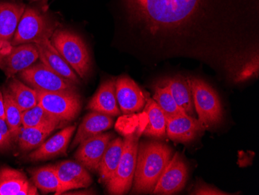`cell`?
<instances>
[{
    "label": "cell",
    "instance_id": "12",
    "mask_svg": "<svg viewBox=\"0 0 259 195\" xmlns=\"http://www.w3.org/2000/svg\"><path fill=\"white\" fill-rule=\"evenodd\" d=\"M113 137L112 133H100L81 142L75 155L77 161L88 170L98 172L103 154Z\"/></svg>",
    "mask_w": 259,
    "mask_h": 195
},
{
    "label": "cell",
    "instance_id": "5",
    "mask_svg": "<svg viewBox=\"0 0 259 195\" xmlns=\"http://www.w3.org/2000/svg\"><path fill=\"white\" fill-rule=\"evenodd\" d=\"M139 135L136 132L126 135L123 139V154L114 174L107 184L110 194H124L132 187L136 169Z\"/></svg>",
    "mask_w": 259,
    "mask_h": 195
},
{
    "label": "cell",
    "instance_id": "4",
    "mask_svg": "<svg viewBox=\"0 0 259 195\" xmlns=\"http://www.w3.org/2000/svg\"><path fill=\"white\" fill-rule=\"evenodd\" d=\"M193 93L195 110L203 129H210L223 120L221 99L216 90L198 77H187Z\"/></svg>",
    "mask_w": 259,
    "mask_h": 195
},
{
    "label": "cell",
    "instance_id": "23",
    "mask_svg": "<svg viewBox=\"0 0 259 195\" xmlns=\"http://www.w3.org/2000/svg\"><path fill=\"white\" fill-rule=\"evenodd\" d=\"M145 107L149 122L144 133L147 136L162 139L166 135V119L164 113L152 99H146Z\"/></svg>",
    "mask_w": 259,
    "mask_h": 195
},
{
    "label": "cell",
    "instance_id": "1",
    "mask_svg": "<svg viewBox=\"0 0 259 195\" xmlns=\"http://www.w3.org/2000/svg\"><path fill=\"white\" fill-rule=\"evenodd\" d=\"M155 55L196 58L234 83L257 73L259 0H122Z\"/></svg>",
    "mask_w": 259,
    "mask_h": 195
},
{
    "label": "cell",
    "instance_id": "19",
    "mask_svg": "<svg viewBox=\"0 0 259 195\" xmlns=\"http://www.w3.org/2000/svg\"><path fill=\"white\" fill-rule=\"evenodd\" d=\"M113 125L111 116L93 111L84 118L80 124L71 148H75L85 139L96 136L105 131L108 130Z\"/></svg>",
    "mask_w": 259,
    "mask_h": 195
},
{
    "label": "cell",
    "instance_id": "20",
    "mask_svg": "<svg viewBox=\"0 0 259 195\" xmlns=\"http://www.w3.org/2000/svg\"><path fill=\"white\" fill-rule=\"evenodd\" d=\"M163 82L168 86L179 107H181L187 115L196 119L193 93L187 77L176 75L165 79Z\"/></svg>",
    "mask_w": 259,
    "mask_h": 195
},
{
    "label": "cell",
    "instance_id": "8",
    "mask_svg": "<svg viewBox=\"0 0 259 195\" xmlns=\"http://www.w3.org/2000/svg\"><path fill=\"white\" fill-rule=\"evenodd\" d=\"M36 92L37 104L62 122H70L78 115L81 104L76 91Z\"/></svg>",
    "mask_w": 259,
    "mask_h": 195
},
{
    "label": "cell",
    "instance_id": "10",
    "mask_svg": "<svg viewBox=\"0 0 259 195\" xmlns=\"http://www.w3.org/2000/svg\"><path fill=\"white\" fill-rule=\"evenodd\" d=\"M188 177L186 162L179 152H176L164 169L157 182L152 193L173 194L183 190Z\"/></svg>",
    "mask_w": 259,
    "mask_h": 195
},
{
    "label": "cell",
    "instance_id": "6",
    "mask_svg": "<svg viewBox=\"0 0 259 195\" xmlns=\"http://www.w3.org/2000/svg\"><path fill=\"white\" fill-rule=\"evenodd\" d=\"M54 31L55 26L45 14L36 9L26 8L10 45L15 46L50 38Z\"/></svg>",
    "mask_w": 259,
    "mask_h": 195
},
{
    "label": "cell",
    "instance_id": "17",
    "mask_svg": "<svg viewBox=\"0 0 259 195\" xmlns=\"http://www.w3.org/2000/svg\"><path fill=\"white\" fill-rule=\"evenodd\" d=\"M26 7L22 4L0 2V44L10 45Z\"/></svg>",
    "mask_w": 259,
    "mask_h": 195
},
{
    "label": "cell",
    "instance_id": "30",
    "mask_svg": "<svg viewBox=\"0 0 259 195\" xmlns=\"http://www.w3.org/2000/svg\"><path fill=\"white\" fill-rule=\"evenodd\" d=\"M12 137L7 122L4 119H0V150H7L12 145Z\"/></svg>",
    "mask_w": 259,
    "mask_h": 195
},
{
    "label": "cell",
    "instance_id": "11",
    "mask_svg": "<svg viewBox=\"0 0 259 195\" xmlns=\"http://www.w3.org/2000/svg\"><path fill=\"white\" fill-rule=\"evenodd\" d=\"M59 180V187L55 194H62L68 190L88 187L93 180L85 167L78 163L66 160L55 165Z\"/></svg>",
    "mask_w": 259,
    "mask_h": 195
},
{
    "label": "cell",
    "instance_id": "28",
    "mask_svg": "<svg viewBox=\"0 0 259 195\" xmlns=\"http://www.w3.org/2000/svg\"><path fill=\"white\" fill-rule=\"evenodd\" d=\"M153 98L162 110L165 117L186 114V112L176 104L169 88L163 81L155 87Z\"/></svg>",
    "mask_w": 259,
    "mask_h": 195
},
{
    "label": "cell",
    "instance_id": "7",
    "mask_svg": "<svg viewBox=\"0 0 259 195\" xmlns=\"http://www.w3.org/2000/svg\"><path fill=\"white\" fill-rule=\"evenodd\" d=\"M20 78L27 86L45 92L76 91V84L61 76L41 62L33 64L19 72Z\"/></svg>",
    "mask_w": 259,
    "mask_h": 195
},
{
    "label": "cell",
    "instance_id": "18",
    "mask_svg": "<svg viewBox=\"0 0 259 195\" xmlns=\"http://www.w3.org/2000/svg\"><path fill=\"white\" fill-rule=\"evenodd\" d=\"M87 108L93 111L117 116L120 113L116 96V80H106L100 85L95 95L90 100Z\"/></svg>",
    "mask_w": 259,
    "mask_h": 195
},
{
    "label": "cell",
    "instance_id": "15",
    "mask_svg": "<svg viewBox=\"0 0 259 195\" xmlns=\"http://www.w3.org/2000/svg\"><path fill=\"white\" fill-rule=\"evenodd\" d=\"M165 119L167 135L176 142H190L204 130L197 119L187 114L168 116Z\"/></svg>",
    "mask_w": 259,
    "mask_h": 195
},
{
    "label": "cell",
    "instance_id": "2",
    "mask_svg": "<svg viewBox=\"0 0 259 195\" xmlns=\"http://www.w3.org/2000/svg\"><path fill=\"white\" fill-rule=\"evenodd\" d=\"M171 155V148L161 142H142L138 145L133 193H152Z\"/></svg>",
    "mask_w": 259,
    "mask_h": 195
},
{
    "label": "cell",
    "instance_id": "14",
    "mask_svg": "<svg viewBox=\"0 0 259 195\" xmlns=\"http://www.w3.org/2000/svg\"><path fill=\"white\" fill-rule=\"evenodd\" d=\"M38 51L40 62L55 71L58 75L67 79L76 85H79L80 80L75 71L65 62L62 55L54 47L50 38H42L35 42Z\"/></svg>",
    "mask_w": 259,
    "mask_h": 195
},
{
    "label": "cell",
    "instance_id": "25",
    "mask_svg": "<svg viewBox=\"0 0 259 195\" xmlns=\"http://www.w3.org/2000/svg\"><path fill=\"white\" fill-rule=\"evenodd\" d=\"M27 181L21 171L10 167L0 168V195H18Z\"/></svg>",
    "mask_w": 259,
    "mask_h": 195
},
{
    "label": "cell",
    "instance_id": "24",
    "mask_svg": "<svg viewBox=\"0 0 259 195\" xmlns=\"http://www.w3.org/2000/svg\"><path fill=\"white\" fill-rule=\"evenodd\" d=\"M7 89L22 112L37 105V95L36 90L17 79L13 77Z\"/></svg>",
    "mask_w": 259,
    "mask_h": 195
},
{
    "label": "cell",
    "instance_id": "9",
    "mask_svg": "<svg viewBox=\"0 0 259 195\" xmlns=\"http://www.w3.org/2000/svg\"><path fill=\"white\" fill-rule=\"evenodd\" d=\"M38 59V51L33 43L10 45L0 49V68L7 78L29 68Z\"/></svg>",
    "mask_w": 259,
    "mask_h": 195
},
{
    "label": "cell",
    "instance_id": "21",
    "mask_svg": "<svg viewBox=\"0 0 259 195\" xmlns=\"http://www.w3.org/2000/svg\"><path fill=\"white\" fill-rule=\"evenodd\" d=\"M123 146V140L120 138H116L109 142L98 170L102 181L107 183L114 174L121 159Z\"/></svg>",
    "mask_w": 259,
    "mask_h": 195
},
{
    "label": "cell",
    "instance_id": "33",
    "mask_svg": "<svg viewBox=\"0 0 259 195\" xmlns=\"http://www.w3.org/2000/svg\"><path fill=\"white\" fill-rule=\"evenodd\" d=\"M33 2H37V1H42L43 3H46L47 0H31Z\"/></svg>",
    "mask_w": 259,
    "mask_h": 195
},
{
    "label": "cell",
    "instance_id": "29",
    "mask_svg": "<svg viewBox=\"0 0 259 195\" xmlns=\"http://www.w3.org/2000/svg\"><path fill=\"white\" fill-rule=\"evenodd\" d=\"M4 107H5V121L8 125L13 139H17L19 129L22 125V110L18 107L7 88L4 89Z\"/></svg>",
    "mask_w": 259,
    "mask_h": 195
},
{
    "label": "cell",
    "instance_id": "27",
    "mask_svg": "<svg viewBox=\"0 0 259 195\" xmlns=\"http://www.w3.org/2000/svg\"><path fill=\"white\" fill-rule=\"evenodd\" d=\"M33 183L43 193L56 192L59 187V180L55 165L39 167L30 171Z\"/></svg>",
    "mask_w": 259,
    "mask_h": 195
},
{
    "label": "cell",
    "instance_id": "22",
    "mask_svg": "<svg viewBox=\"0 0 259 195\" xmlns=\"http://www.w3.org/2000/svg\"><path fill=\"white\" fill-rule=\"evenodd\" d=\"M21 119L23 127L40 128L49 129L52 132L57 129L62 122L38 104L22 112Z\"/></svg>",
    "mask_w": 259,
    "mask_h": 195
},
{
    "label": "cell",
    "instance_id": "26",
    "mask_svg": "<svg viewBox=\"0 0 259 195\" xmlns=\"http://www.w3.org/2000/svg\"><path fill=\"white\" fill-rule=\"evenodd\" d=\"M52 131L40 128L23 127L19 129L17 140L18 141L20 150L28 152L38 148Z\"/></svg>",
    "mask_w": 259,
    "mask_h": 195
},
{
    "label": "cell",
    "instance_id": "3",
    "mask_svg": "<svg viewBox=\"0 0 259 195\" xmlns=\"http://www.w3.org/2000/svg\"><path fill=\"white\" fill-rule=\"evenodd\" d=\"M51 42L78 76H88L92 68L91 56L81 37L70 30H55Z\"/></svg>",
    "mask_w": 259,
    "mask_h": 195
},
{
    "label": "cell",
    "instance_id": "32",
    "mask_svg": "<svg viewBox=\"0 0 259 195\" xmlns=\"http://www.w3.org/2000/svg\"><path fill=\"white\" fill-rule=\"evenodd\" d=\"M0 119L5 120V107H4V94L0 91Z\"/></svg>",
    "mask_w": 259,
    "mask_h": 195
},
{
    "label": "cell",
    "instance_id": "31",
    "mask_svg": "<svg viewBox=\"0 0 259 195\" xmlns=\"http://www.w3.org/2000/svg\"><path fill=\"white\" fill-rule=\"evenodd\" d=\"M192 194L197 195H227L229 193L222 191L216 187L207 185L206 183H200L196 187L194 190L192 192Z\"/></svg>",
    "mask_w": 259,
    "mask_h": 195
},
{
    "label": "cell",
    "instance_id": "34",
    "mask_svg": "<svg viewBox=\"0 0 259 195\" xmlns=\"http://www.w3.org/2000/svg\"><path fill=\"white\" fill-rule=\"evenodd\" d=\"M3 48V45H1V44H0V49H2Z\"/></svg>",
    "mask_w": 259,
    "mask_h": 195
},
{
    "label": "cell",
    "instance_id": "13",
    "mask_svg": "<svg viewBox=\"0 0 259 195\" xmlns=\"http://www.w3.org/2000/svg\"><path fill=\"white\" fill-rule=\"evenodd\" d=\"M116 96L120 110L123 113L141 111L146 104L144 92L132 79L126 75L116 80Z\"/></svg>",
    "mask_w": 259,
    "mask_h": 195
},
{
    "label": "cell",
    "instance_id": "16",
    "mask_svg": "<svg viewBox=\"0 0 259 195\" xmlns=\"http://www.w3.org/2000/svg\"><path fill=\"white\" fill-rule=\"evenodd\" d=\"M75 129V125L65 128L47 142H43L36 150L29 154L27 158L30 161H40L50 160L60 155H65L68 144Z\"/></svg>",
    "mask_w": 259,
    "mask_h": 195
}]
</instances>
